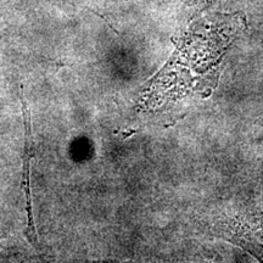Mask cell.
Returning a JSON list of instances; mask_svg holds the SVG:
<instances>
[{"label":"cell","mask_w":263,"mask_h":263,"mask_svg":"<svg viewBox=\"0 0 263 263\" xmlns=\"http://www.w3.org/2000/svg\"><path fill=\"white\" fill-rule=\"evenodd\" d=\"M215 233L263 261V211H248L224 217L217 222Z\"/></svg>","instance_id":"1"},{"label":"cell","mask_w":263,"mask_h":263,"mask_svg":"<svg viewBox=\"0 0 263 263\" xmlns=\"http://www.w3.org/2000/svg\"><path fill=\"white\" fill-rule=\"evenodd\" d=\"M24 117H25V127H26V153L24 160V180L26 183V199H27V211H28V228L31 232L32 238L35 239L34 224H33V216H32V205H31V193H29V164H31V159L34 156L33 151V140L31 133V120H29V112L27 111V105L24 100Z\"/></svg>","instance_id":"2"},{"label":"cell","mask_w":263,"mask_h":263,"mask_svg":"<svg viewBox=\"0 0 263 263\" xmlns=\"http://www.w3.org/2000/svg\"><path fill=\"white\" fill-rule=\"evenodd\" d=\"M215 2V0H185V3L193 8H199V9H203L205 6L210 5L211 3Z\"/></svg>","instance_id":"3"},{"label":"cell","mask_w":263,"mask_h":263,"mask_svg":"<svg viewBox=\"0 0 263 263\" xmlns=\"http://www.w3.org/2000/svg\"><path fill=\"white\" fill-rule=\"evenodd\" d=\"M259 123H261V126L263 127V118H262V121H261V122H259Z\"/></svg>","instance_id":"4"}]
</instances>
